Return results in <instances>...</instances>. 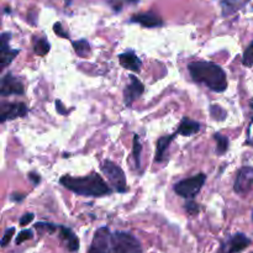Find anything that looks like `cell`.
Masks as SVG:
<instances>
[{"instance_id": "cell-16", "label": "cell", "mask_w": 253, "mask_h": 253, "mask_svg": "<svg viewBox=\"0 0 253 253\" xmlns=\"http://www.w3.org/2000/svg\"><path fill=\"white\" fill-rule=\"evenodd\" d=\"M249 1H251V0H221L222 15L229 16V15L235 14L240 9H242Z\"/></svg>"}, {"instance_id": "cell-24", "label": "cell", "mask_w": 253, "mask_h": 253, "mask_svg": "<svg viewBox=\"0 0 253 253\" xmlns=\"http://www.w3.org/2000/svg\"><path fill=\"white\" fill-rule=\"evenodd\" d=\"M32 235L34 234H32L31 230H22V231L17 235L16 245H20V244H22L24 241H26V240L32 239Z\"/></svg>"}, {"instance_id": "cell-4", "label": "cell", "mask_w": 253, "mask_h": 253, "mask_svg": "<svg viewBox=\"0 0 253 253\" xmlns=\"http://www.w3.org/2000/svg\"><path fill=\"white\" fill-rule=\"evenodd\" d=\"M205 180H207L205 174L200 173V174L194 175V177L178 182L174 185V192L179 197L185 198V199H193L200 192L202 187L204 185Z\"/></svg>"}, {"instance_id": "cell-32", "label": "cell", "mask_w": 253, "mask_h": 253, "mask_svg": "<svg viewBox=\"0 0 253 253\" xmlns=\"http://www.w3.org/2000/svg\"><path fill=\"white\" fill-rule=\"evenodd\" d=\"M56 106H57V111H58L59 114H62V115H66V114L68 113L67 110H64L63 104H62L59 100H56Z\"/></svg>"}, {"instance_id": "cell-13", "label": "cell", "mask_w": 253, "mask_h": 253, "mask_svg": "<svg viewBox=\"0 0 253 253\" xmlns=\"http://www.w3.org/2000/svg\"><path fill=\"white\" fill-rule=\"evenodd\" d=\"M131 22H136V24H140L141 26L148 27V29L160 27L163 25L162 19L155 12H141V14L133 15L131 17Z\"/></svg>"}, {"instance_id": "cell-12", "label": "cell", "mask_w": 253, "mask_h": 253, "mask_svg": "<svg viewBox=\"0 0 253 253\" xmlns=\"http://www.w3.org/2000/svg\"><path fill=\"white\" fill-rule=\"evenodd\" d=\"M143 90H145V86L143 84L138 81V78H136L135 76L130 77V83L126 86L125 91H124V99H125V105L131 106L133 104V101L137 98H140L142 95Z\"/></svg>"}, {"instance_id": "cell-26", "label": "cell", "mask_w": 253, "mask_h": 253, "mask_svg": "<svg viewBox=\"0 0 253 253\" xmlns=\"http://www.w3.org/2000/svg\"><path fill=\"white\" fill-rule=\"evenodd\" d=\"M14 234H15V229H14V227H11V229H7L6 231H5L4 236H2V239H1V246L2 247H6L7 246V244H9V242H10L11 237L14 236Z\"/></svg>"}, {"instance_id": "cell-14", "label": "cell", "mask_w": 253, "mask_h": 253, "mask_svg": "<svg viewBox=\"0 0 253 253\" xmlns=\"http://www.w3.org/2000/svg\"><path fill=\"white\" fill-rule=\"evenodd\" d=\"M119 61H120V64L126 69H130V71L138 72L141 69V59L138 58L135 54V52L127 51L125 53H121L119 56Z\"/></svg>"}, {"instance_id": "cell-27", "label": "cell", "mask_w": 253, "mask_h": 253, "mask_svg": "<svg viewBox=\"0 0 253 253\" xmlns=\"http://www.w3.org/2000/svg\"><path fill=\"white\" fill-rule=\"evenodd\" d=\"M185 209H187L188 214L190 215H197L198 212H199V205L195 204L194 202H189L185 204Z\"/></svg>"}, {"instance_id": "cell-30", "label": "cell", "mask_w": 253, "mask_h": 253, "mask_svg": "<svg viewBox=\"0 0 253 253\" xmlns=\"http://www.w3.org/2000/svg\"><path fill=\"white\" fill-rule=\"evenodd\" d=\"M32 220H34V214H32V212H30V214H25L24 216L20 219V225H21V226H26V225H29Z\"/></svg>"}, {"instance_id": "cell-35", "label": "cell", "mask_w": 253, "mask_h": 253, "mask_svg": "<svg viewBox=\"0 0 253 253\" xmlns=\"http://www.w3.org/2000/svg\"><path fill=\"white\" fill-rule=\"evenodd\" d=\"M252 253H253V252H252Z\"/></svg>"}, {"instance_id": "cell-21", "label": "cell", "mask_w": 253, "mask_h": 253, "mask_svg": "<svg viewBox=\"0 0 253 253\" xmlns=\"http://www.w3.org/2000/svg\"><path fill=\"white\" fill-rule=\"evenodd\" d=\"M49 48H51V46H49V43L47 42L46 39H37L36 41H35V53L39 54V56H46L49 52Z\"/></svg>"}, {"instance_id": "cell-15", "label": "cell", "mask_w": 253, "mask_h": 253, "mask_svg": "<svg viewBox=\"0 0 253 253\" xmlns=\"http://www.w3.org/2000/svg\"><path fill=\"white\" fill-rule=\"evenodd\" d=\"M59 236H61V239L63 240L67 249H68L69 251L71 252L78 251L79 240L71 229H68V227L66 226H59Z\"/></svg>"}, {"instance_id": "cell-33", "label": "cell", "mask_w": 253, "mask_h": 253, "mask_svg": "<svg viewBox=\"0 0 253 253\" xmlns=\"http://www.w3.org/2000/svg\"><path fill=\"white\" fill-rule=\"evenodd\" d=\"M25 198L24 194H17V193H14V194L10 197V199L12 200V202H20V200H22Z\"/></svg>"}, {"instance_id": "cell-3", "label": "cell", "mask_w": 253, "mask_h": 253, "mask_svg": "<svg viewBox=\"0 0 253 253\" xmlns=\"http://www.w3.org/2000/svg\"><path fill=\"white\" fill-rule=\"evenodd\" d=\"M113 253H142L136 237L127 232H115L113 235Z\"/></svg>"}, {"instance_id": "cell-22", "label": "cell", "mask_w": 253, "mask_h": 253, "mask_svg": "<svg viewBox=\"0 0 253 253\" xmlns=\"http://www.w3.org/2000/svg\"><path fill=\"white\" fill-rule=\"evenodd\" d=\"M141 143H140V137L137 135L133 136V148H132V153H133V158H135V163H136V168H140L141 166Z\"/></svg>"}, {"instance_id": "cell-17", "label": "cell", "mask_w": 253, "mask_h": 253, "mask_svg": "<svg viewBox=\"0 0 253 253\" xmlns=\"http://www.w3.org/2000/svg\"><path fill=\"white\" fill-rule=\"evenodd\" d=\"M200 131V124L197 121L190 120L189 118H184L180 123L179 127H178L177 133L182 136H192L194 133L199 132Z\"/></svg>"}, {"instance_id": "cell-10", "label": "cell", "mask_w": 253, "mask_h": 253, "mask_svg": "<svg viewBox=\"0 0 253 253\" xmlns=\"http://www.w3.org/2000/svg\"><path fill=\"white\" fill-rule=\"evenodd\" d=\"M253 185V167H242L237 173L234 189L239 194H245Z\"/></svg>"}, {"instance_id": "cell-11", "label": "cell", "mask_w": 253, "mask_h": 253, "mask_svg": "<svg viewBox=\"0 0 253 253\" xmlns=\"http://www.w3.org/2000/svg\"><path fill=\"white\" fill-rule=\"evenodd\" d=\"M11 35L9 32H4L1 35V44H0V68L4 69L14 61L16 54L19 53L17 49H11L9 46V40Z\"/></svg>"}, {"instance_id": "cell-9", "label": "cell", "mask_w": 253, "mask_h": 253, "mask_svg": "<svg viewBox=\"0 0 253 253\" xmlns=\"http://www.w3.org/2000/svg\"><path fill=\"white\" fill-rule=\"evenodd\" d=\"M27 115V106L24 103H2L0 121L12 120L16 118H24Z\"/></svg>"}, {"instance_id": "cell-28", "label": "cell", "mask_w": 253, "mask_h": 253, "mask_svg": "<svg viewBox=\"0 0 253 253\" xmlns=\"http://www.w3.org/2000/svg\"><path fill=\"white\" fill-rule=\"evenodd\" d=\"M210 113H211L212 118H214V119H216V120H222L221 116L219 115V113H224V110H222L221 106L212 105L211 109H210Z\"/></svg>"}, {"instance_id": "cell-34", "label": "cell", "mask_w": 253, "mask_h": 253, "mask_svg": "<svg viewBox=\"0 0 253 253\" xmlns=\"http://www.w3.org/2000/svg\"><path fill=\"white\" fill-rule=\"evenodd\" d=\"M64 1L67 2V5H69V4H71V2H72V0H64Z\"/></svg>"}, {"instance_id": "cell-2", "label": "cell", "mask_w": 253, "mask_h": 253, "mask_svg": "<svg viewBox=\"0 0 253 253\" xmlns=\"http://www.w3.org/2000/svg\"><path fill=\"white\" fill-rule=\"evenodd\" d=\"M61 184L76 194L83 197H103L111 193V189L108 187L103 177L96 173L85 175V177H71L64 175L61 178Z\"/></svg>"}, {"instance_id": "cell-29", "label": "cell", "mask_w": 253, "mask_h": 253, "mask_svg": "<svg viewBox=\"0 0 253 253\" xmlns=\"http://www.w3.org/2000/svg\"><path fill=\"white\" fill-rule=\"evenodd\" d=\"M53 30L54 32H56V35H58V36L61 37H64V39H68V35H67V32L63 31V27H62L61 22H56L53 26Z\"/></svg>"}, {"instance_id": "cell-20", "label": "cell", "mask_w": 253, "mask_h": 253, "mask_svg": "<svg viewBox=\"0 0 253 253\" xmlns=\"http://www.w3.org/2000/svg\"><path fill=\"white\" fill-rule=\"evenodd\" d=\"M73 47H74V51H76V53L81 57L88 56V53L90 52V44H89L85 40L74 41Z\"/></svg>"}, {"instance_id": "cell-18", "label": "cell", "mask_w": 253, "mask_h": 253, "mask_svg": "<svg viewBox=\"0 0 253 253\" xmlns=\"http://www.w3.org/2000/svg\"><path fill=\"white\" fill-rule=\"evenodd\" d=\"M174 136L175 135H169V136H163V137L158 138L157 150H156V161H157V162H162L163 161L166 151H167V148L169 147L170 142L173 141Z\"/></svg>"}, {"instance_id": "cell-5", "label": "cell", "mask_w": 253, "mask_h": 253, "mask_svg": "<svg viewBox=\"0 0 253 253\" xmlns=\"http://www.w3.org/2000/svg\"><path fill=\"white\" fill-rule=\"evenodd\" d=\"M101 170H103L104 175L108 178L110 184L113 185L116 192L125 193L127 190V188H126L125 173L123 172V169L118 165L106 160L103 163V166H101Z\"/></svg>"}, {"instance_id": "cell-8", "label": "cell", "mask_w": 253, "mask_h": 253, "mask_svg": "<svg viewBox=\"0 0 253 253\" xmlns=\"http://www.w3.org/2000/svg\"><path fill=\"white\" fill-rule=\"evenodd\" d=\"M251 245V240L244 234H235L222 244L219 253H239Z\"/></svg>"}, {"instance_id": "cell-6", "label": "cell", "mask_w": 253, "mask_h": 253, "mask_svg": "<svg viewBox=\"0 0 253 253\" xmlns=\"http://www.w3.org/2000/svg\"><path fill=\"white\" fill-rule=\"evenodd\" d=\"M113 251V236L108 227L96 230L88 253H110Z\"/></svg>"}, {"instance_id": "cell-31", "label": "cell", "mask_w": 253, "mask_h": 253, "mask_svg": "<svg viewBox=\"0 0 253 253\" xmlns=\"http://www.w3.org/2000/svg\"><path fill=\"white\" fill-rule=\"evenodd\" d=\"M29 178H30V180H32V183H34L35 185H37L40 182H41V178H40V175L36 174V173H35V172L30 173Z\"/></svg>"}, {"instance_id": "cell-19", "label": "cell", "mask_w": 253, "mask_h": 253, "mask_svg": "<svg viewBox=\"0 0 253 253\" xmlns=\"http://www.w3.org/2000/svg\"><path fill=\"white\" fill-rule=\"evenodd\" d=\"M215 141H216V153L219 156L224 155L229 150V138L222 136L221 133H215Z\"/></svg>"}, {"instance_id": "cell-1", "label": "cell", "mask_w": 253, "mask_h": 253, "mask_svg": "<svg viewBox=\"0 0 253 253\" xmlns=\"http://www.w3.org/2000/svg\"><path fill=\"white\" fill-rule=\"evenodd\" d=\"M188 71L193 81L204 84L216 93H222L227 88V79L224 69L212 62H192L188 64Z\"/></svg>"}, {"instance_id": "cell-25", "label": "cell", "mask_w": 253, "mask_h": 253, "mask_svg": "<svg viewBox=\"0 0 253 253\" xmlns=\"http://www.w3.org/2000/svg\"><path fill=\"white\" fill-rule=\"evenodd\" d=\"M35 227L39 230H46V231L48 232H54L57 229L56 225L49 224V222H37V224L35 225Z\"/></svg>"}, {"instance_id": "cell-7", "label": "cell", "mask_w": 253, "mask_h": 253, "mask_svg": "<svg viewBox=\"0 0 253 253\" xmlns=\"http://www.w3.org/2000/svg\"><path fill=\"white\" fill-rule=\"evenodd\" d=\"M0 94L2 96L24 94V84H22L21 79L11 73L5 74L1 78V83H0Z\"/></svg>"}, {"instance_id": "cell-23", "label": "cell", "mask_w": 253, "mask_h": 253, "mask_svg": "<svg viewBox=\"0 0 253 253\" xmlns=\"http://www.w3.org/2000/svg\"><path fill=\"white\" fill-rule=\"evenodd\" d=\"M242 63H244V66L253 67V42L247 47L246 51H245Z\"/></svg>"}]
</instances>
